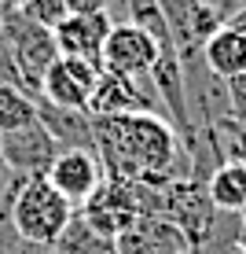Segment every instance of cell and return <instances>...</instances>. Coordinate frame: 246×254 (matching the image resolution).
<instances>
[{
	"mask_svg": "<svg viewBox=\"0 0 246 254\" xmlns=\"http://www.w3.org/2000/svg\"><path fill=\"white\" fill-rule=\"evenodd\" d=\"M51 247H37V243H26L11 225H0V254H48Z\"/></svg>",
	"mask_w": 246,
	"mask_h": 254,
	"instance_id": "cell-17",
	"label": "cell"
},
{
	"mask_svg": "<svg viewBox=\"0 0 246 254\" xmlns=\"http://www.w3.org/2000/svg\"><path fill=\"white\" fill-rule=\"evenodd\" d=\"M92 140L107 181L165 185L177 162H188L177 129L162 115H92Z\"/></svg>",
	"mask_w": 246,
	"mask_h": 254,
	"instance_id": "cell-1",
	"label": "cell"
},
{
	"mask_svg": "<svg viewBox=\"0 0 246 254\" xmlns=\"http://www.w3.org/2000/svg\"><path fill=\"white\" fill-rule=\"evenodd\" d=\"M202 63H206V70L213 77H221V81L246 74V30L224 22L221 30L202 45Z\"/></svg>",
	"mask_w": 246,
	"mask_h": 254,
	"instance_id": "cell-12",
	"label": "cell"
},
{
	"mask_svg": "<svg viewBox=\"0 0 246 254\" xmlns=\"http://www.w3.org/2000/svg\"><path fill=\"white\" fill-rule=\"evenodd\" d=\"M19 185V177H15L11 170H7L4 162V151H0V225H7V203H11V191Z\"/></svg>",
	"mask_w": 246,
	"mask_h": 254,
	"instance_id": "cell-19",
	"label": "cell"
},
{
	"mask_svg": "<svg viewBox=\"0 0 246 254\" xmlns=\"http://www.w3.org/2000/svg\"><path fill=\"white\" fill-rule=\"evenodd\" d=\"M96 81H99V66L89 59H74V56H59L48 66L45 81H41L37 100L51 103V107H66V111H89Z\"/></svg>",
	"mask_w": 246,
	"mask_h": 254,
	"instance_id": "cell-4",
	"label": "cell"
},
{
	"mask_svg": "<svg viewBox=\"0 0 246 254\" xmlns=\"http://www.w3.org/2000/svg\"><path fill=\"white\" fill-rule=\"evenodd\" d=\"M228 22H232V26H239V30H246V4L235 7V11L228 15Z\"/></svg>",
	"mask_w": 246,
	"mask_h": 254,
	"instance_id": "cell-22",
	"label": "cell"
},
{
	"mask_svg": "<svg viewBox=\"0 0 246 254\" xmlns=\"http://www.w3.org/2000/svg\"><path fill=\"white\" fill-rule=\"evenodd\" d=\"M45 181L63 199H70L74 206H81L85 199L103 185V166L96 159V151H59L48 166Z\"/></svg>",
	"mask_w": 246,
	"mask_h": 254,
	"instance_id": "cell-8",
	"label": "cell"
},
{
	"mask_svg": "<svg viewBox=\"0 0 246 254\" xmlns=\"http://www.w3.org/2000/svg\"><path fill=\"white\" fill-rule=\"evenodd\" d=\"M154 41L147 37L140 26L133 22H114L107 41H103V56H99V66L110 70V74H125V77H151V66H154Z\"/></svg>",
	"mask_w": 246,
	"mask_h": 254,
	"instance_id": "cell-6",
	"label": "cell"
},
{
	"mask_svg": "<svg viewBox=\"0 0 246 254\" xmlns=\"http://www.w3.org/2000/svg\"><path fill=\"white\" fill-rule=\"evenodd\" d=\"M0 151H4V162L15 177H45L51 159L59 155V144L51 140V133L41 126L37 118L22 129H11V133L0 136Z\"/></svg>",
	"mask_w": 246,
	"mask_h": 254,
	"instance_id": "cell-7",
	"label": "cell"
},
{
	"mask_svg": "<svg viewBox=\"0 0 246 254\" xmlns=\"http://www.w3.org/2000/svg\"><path fill=\"white\" fill-rule=\"evenodd\" d=\"M239 126H243V136H246V118H243V122H239Z\"/></svg>",
	"mask_w": 246,
	"mask_h": 254,
	"instance_id": "cell-24",
	"label": "cell"
},
{
	"mask_svg": "<svg viewBox=\"0 0 246 254\" xmlns=\"http://www.w3.org/2000/svg\"><path fill=\"white\" fill-rule=\"evenodd\" d=\"M37 122L51 133L59 151H96L89 111H66V107H51V103L37 100Z\"/></svg>",
	"mask_w": 246,
	"mask_h": 254,
	"instance_id": "cell-11",
	"label": "cell"
},
{
	"mask_svg": "<svg viewBox=\"0 0 246 254\" xmlns=\"http://www.w3.org/2000/svg\"><path fill=\"white\" fill-rule=\"evenodd\" d=\"M118 254H191V243L165 217H140L118 236Z\"/></svg>",
	"mask_w": 246,
	"mask_h": 254,
	"instance_id": "cell-10",
	"label": "cell"
},
{
	"mask_svg": "<svg viewBox=\"0 0 246 254\" xmlns=\"http://www.w3.org/2000/svg\"><path fill=\"white\" fill-rule=\"evenodd\" d=\"M26 0H0V15H19Z\"/></svg>",
	"mask_w": 246,
	"mask_h": 254,
	"instance_id": "cell-21",
	"label": "cell"
},
{
	"mask_svg": "<svg viewBox=\"0 0 246 254\" xmlns=\"http://www.w3.org/2000/svg\"><path fill=\"white\" fill-rule=\"evenodd\" d=\"M158 111H162V103H158L151 77H125L99 70L89 115H158Z\"/></svg>",
	"mask_w": 246,
	"mask_h": 254,
	"instance_id": "cell-5",
	"label": "cell"
},
{
	"mask_svg": "<svg viewBox=\"0 0 246 254\" xmlns=\"http://www.w3.org/2000/svg\"><path fill=\"white\" fill-rule=\"evenodd\" d=\"M224 92H228V107H232V118H246V74L239 77H228L224 81Z\"/></svg>",
	"mask_w": 246,
	"mask_h": 254,
	"instance_id": "cell-18",
	"label": "cell"
},
{
	"mask_svg": "<svg viewBox=\"0 0 246 254\" xmlns=\"http://www.w3.org/2000/svg\"><path fill=\"white\" fill-rule=\"evenodd\" d=\"M37 118V100L26 96L22 89L0 81V136L11 133V129H22Z\"/></svg>",
	"mask_w": 246,
	"mask_h": 254,
	"instance_id": "cell-15",
	"label": "cell"
},
{
	"mask_svg": "<svg viewBox=\"0 0 246 254\" xmlns=\"http://www.w3.org/2000/svg\"><path fill=\"white\" fill-rule=\"evenodd\" d=\"M114 19L107 11L99 15H66L63 22L55 26V48L59 56H74V59H89V63L99 66V56H103V41H107ZM103 70V66H99Z\"/></svg>",
	"mask_w": 246,
	"mask_h": 254,
	"instance_id": "cell-9",
	"label": "cell"
},
{
	"mask_svg": "<svg viewBox=\"0 0 246 254\" xmlns=\"http://www.w3.org/2000/svg\"><path fill=\"white\" fill-rule=\"evenodd\" d=\"M55 254H118V240L96 232L81 214H74V221L63 229V236L55 240Z\"/></svg>",
	"mask_w": 246,
	"mask_h": 254,
	"instance_id": "cell-14",
	"label": "cell"
},
{
	"mask_svg": "<svg viewBox=\"0 0 246 254\" xmlns=\"http://www.w3.org/2000/svg\"><path fill=\"white\" fill-rule=\"evenodd\" d=\"M4 37H7V52H11L15 74H19V81H22V92L37 100L48 66L59 59L55 33L45 30V26H37V22H30L19 11V15H4Z\"/></svg>",
	"mask_w": 246,
	"mask_h": 254,
	"instance_id": "cell-3",
	"label": "cell"
},
{
	"mask_svg": "<svg viewBox=\"0 0 246 254\" xmlns=\"http://www.w3.org/2000/svg\"><path fill=\"white\" fill-rule=\"evenodd\" d=\"M232 254H246V240H243V243H239V247H235Z\"/></svg>",
	"mask_w": 246,
	"mask_h": 254,
	"instance_id": "cell-23",
	"label": "cell"
},
{
	"mask_svg": "<svg viewBox=\"0 0 246 254\" xmlns=\"http://www.w3.org/2000/svg\"><path fill=\"white\" fill-rule=\"evenodd\" d=\"M74 214L77 206L59 195L45 177H19L11 203H7V225L26 243H37V247H55V240L74 221Z\"/></svg>",
	"mask_w": 246,
	"mask_h": 254,
	"instance_id": "cell-2",
	"label": "cell"
},
{
	"mask_svg": "<svg viewBox=\"0 0 246 254\" xmlns=\"http://www.w3.org/2000/svg\"><path fill=\"white\" fill-rule=\"evenodd\" d=\"M110 0H66V11L70 15H99L107 11Z\"/></svg>",
	"mask_w": 246,
	"mask_h": 254,
	"instance_id": "cell-20",
	"label": "cell"
},
{
	"mask_svg": "<svg viewBox=\"0 0 246 254\" xmlns=\"http://www.w3.org/2000/svg\"><path fill=\"white\" fill-rule=\"evenodd\" d=\"M206 195L221 214H246V159H228L206 177Z\"/></svg>",
	"mask_w": 246,
	"mask_h": 254,
	"instance_id": "cell-13",
	"label": "cell"
},
{
	"mask_svg": "<svg viewBox=\"0 0 246 254\" xmlns=\"http://www.w3.org/2000/svg\"><path fill=\"white\" fill-rule=\"evenodd\" d=\"M243 225H246V214H243Z\"/></svg>",
	"mask_w": 246,
	"mask_h": 254,
	"instance_id": "cell-25",
	"label": "cell"
},
{
	"mask_svg": "<svg viewBox=\"0 0 246 254\" xmlns=\"http://www.w3.org/2000/svg\"><path fill=\"white\" fill-rule=\"evenodd\" d=\"M22 15L30 22H37V26H45V30H55L59 22L66 19V0H26L22 4Z\"/></svg>",
	"mask_w": 246,
	"mask_h": 254,
	"instance_id": "cell-16",
	"label": "cell"
}]
</instances>
